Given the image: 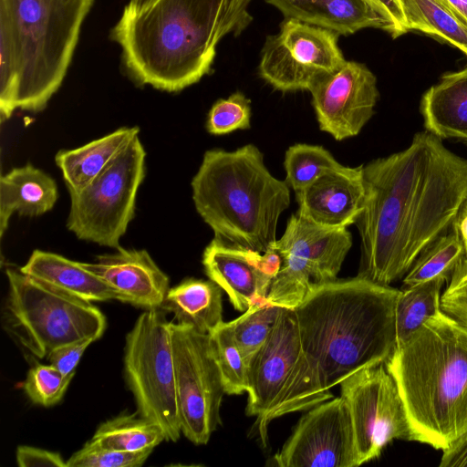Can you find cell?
<instances>
[{
	"mask_svg": "<svg viewBox=\"0 0 467 467\" xmlns=\"http://www.w3.org/2000/svg\"><path fill=\"white\" fill-rule=\"evenodd\" d=\"M296 213L306 221L324 228H348L363 209V165L328 171L296 192Z\"/></svg>",
	"mask_w": 467,
	"mask_h": 467,
	"instance_id": "obj_18",
	"label": "cell"
},
{
	"mask_svg": "<svg viewBox=\"0 0 467 467\" xmlns=\"http://www.w3.org/2000/svg\"><path fill=\"white\" fill-rule=\"evenodd\" d=\"M252 0H130L111 29L138 85L178 92L209 74L217 46L252 23Z\"/></svg>",
	"mask_w": 467,
	"mask_h": 467,
	"instance_id": "obj_2",
	"label": "cell"
},
{
	"mask_svg": "<svg viewBox=\"0 0 467 467\" xmlns=\"http://www.w3.org/2000/svg\"><path fill=\"white\" fill-rule=\"evenodd\" d=\"M72 379L52 364H36L28 370L23 389L33 403L50 407L61 400Z\"/></svg>",
	"mask_w": 467,
	"mask_h": 467,
	"instance_id": "obj_33",
	"label": "cell"
},
{
	"mask_svg": "<svg viewBox=\"0 0 467 467\" xmlns=\"http://www.w3.org/2000/svg\"><path fill=\"white\" fill-rule=\"evenodd\" d=\"M247 393L246 414L256 417L263 440L271 420L333 398L304 351L294 309L283 307L270 336L250 360Z\"/></svg>",
	"mask_w": 467,
	"mask_h": 467,
	"instance_id": "obj_7",
	"label": "cell"
},
{
	"mask_svg": "<svg viewBox=\"0 0 467 467\" xmlns=\"http://www.w3.org/2000/svg\"><path fill=\"white\" fill-rule=\"evenodd\" d=\"M409 30L436 36L467 56V22L443 0H400Z\"/></svg>",
	"mask_w": 467,
	"mask_h": 467,
	"instance_id": "obj_26",
	"label": "cell"
},
{
	"mask_svg": "<svg viewBox=\"0 0 467 467\" xmlns=\"http://www.w3.org/2000/svg\"><path fill=\"white\" fill-rule=\"evenodd\" d=\"M454 12L467 22V0H443Z\"/></svg>",
	"mask_w": 467,
	"mask_h": 467,
	"instance_id": "obj_42",
	"label": "cell"
},
{
	"mask_svg": "<svg viewBox=\"0 0 467 467\" xmlns=\"http://www.w3.org/2000/svg\"><path fill=\"white\" fill-rule=\"evenodd\" d=\"M192 189L196 211L215 239L262 254L277 240L279 217L290 205V187L271 174L252 143L206 150Z\"/></svg>",
	"mask_w": 467,
	"mask_h": 467,
	"instance_id": "obj_5",
	"label": "cell"
},
{
	"mask_svg": "<svg viewBox=\"0 0 467 467\" xmlns=\"http://www.w3.org/2000/svg\"><path fill=\"white\" fill-rule=\"evenodd\" d=\"M209 337L225 393L238 395L247 391L248 365L234 339L230 322L223 321Z\"/></svg>",
	"mask_w": 467,
	"mask_h": 467,
	"instance_id": "obj_31",
	"label": "cell"
},
{
	"mask_svg": "<svg viewBox=\"0 0 467 467\" xmlns=\"http://www.w3.org/2000/svg\"><path fill=\"white\" fill-rule=\"evenodd\" d=\"M351 245L348 228H324L292 214L281 238L271 245L281 263L268 302L295 309L314 285L337 280Z\"/></svg>",
	"mask_w": 467,
	"mask_h": 467,
	"instance_id": "obj_11",
	"label": "cell"
},
{
	"mask_svg": "<svg viewBox=\"0 0 467 467\" xmlns=\"http://www.w3.org/2000/svg\"><path fill=\"white\" fill-rule=\"evenodd\" d=\"M117 290L124 303L137 307L160 309L170 289L167 275L160 269L146 250L124 249L97 256L95 263H81Z\"/></svg>",
	"mask_w": 467,
	"mask_h": 467,
	"instance_id": "obj_19",
	"label": "cell"
},
{
	"mask_svg": "<svg viewBox=\"0 0 467 467\" xmlns=\"http://www.w3.org/2000/svg\"><path fill=\"white\" fill-rule=\"evenodd\" d=\"M338 36L333 31L285 18L279 31L264 44L259 75L282 92L309 91L346 62Z\"/></svg>",
	"mask_w": 467,
	"mask_h": 467,
	"instance_id": "obj_13",
	"label": "cell"
},
{
	"mask_svg": "<svg viewBox=\"0 0 467 467\" xmlns=\"http://www.w3.org/2000/svg\"><path fill=\"white\" fill-rule=\"evenodd\" d=\"M386 23V32L397 38L409 28L401 7L400 0H365Z\"/></svg>",
	"mask_w": 467,
	"mask_h": 467,
	"instance_id": "obj_38",
	"label": "cell"
},
{
	"mask_svg": "<svg viewBox=\"0 0 467 467\" xmlns=\"http://www.w3.org/2000/svg\"><path fill=\"white\" fill-rule=\"evenodd\" d=\"M145 150L137 136L91 182L70 191L67 227L78 239L119 247L145 177Z\"/></svg>",
	"mask_w": 467,
	"mask_h": 467,
	"instance_id": "obj_10",
	"label": "cell"
},
{
	"mask_svg": "<svg viewBox=\"0 0 467 467\" xmlns=\"http://www.w3.org/2000/svg\"><path fill=\"white\" fill-rule=\"evenodd\" d=\"M222 288L212 280L188 278L170 288L160 307L177 324L210 334L223 322Z\"/></svg>",
	"mask_w": 467,
	"mask_h": 467,
	"instance_id": "obj_25",
	"label": "cell"
},
{
	"mask_svg": "<svg viewBox=\"0 0 467 467\" xmlns=\"http://www.w3.org/2000/svg\"><path fill=\"white\" fill-rule=\"evenodd\" d=\"M445 281V277H437L401 290L396 306L397 346L441 310Z\"/></svg>",
	"mask_w": 467,
	"mask_h": 467,
	"instance_id": "obj_28",
	"label": "cell"
},
{
	"mask_svg": "<svg viewBox=\"0 0 467 467\" xmlns=\"http://www.w3.org/2000/svg\"><path fill=\"white\" fill-rule=\"evenodd\" d=\"M285 18L350 36L365 28L386 31V23L365 0H265Z\"/></svg>",
	"mask_w": 467,
	"mask_h": 467,
	"instance_id": "obj_20",
	"label": "cell"
},
{
	"mask_svg": "<svg viewBox=\"0 0 467 467\" xmlns=\"http://www.w3.org/2000/svg\"><path fill=\"white\" fill-rule=\"evenodd\" d=\"M341 166L324 147L296 143L290 146L285 154V181L295 192H298L325 172Z\"/></svg>",
	"mask_w": 467,
	"mask_h": 467,
	"instance_id": "obj_32",
	"label": "cell"
},
{
	"mask_svg": "<svg viewBox=\"0 0 467 467\" xmlns=\"http://www.w3.org/2000/svg\"><path fill=\"white\" fill-rule=\"evenodd\" d=\"M165 441L161 428L135 413H122L102 422L89 440L102 448L123 451L154 449Z\"/></svg>",
	"mask_w": 467,
	"mask_h": 467,
	"instance_id": "obj_27",
	"label": "cell"
},
{
	"mask_svg": "<svg viewBox=\"0 0 467 467\" xmlns=\"http://www.w3.org/2000/svg\"><path fill=\"white\" fill-rule=\"evenodd\" d=\"M58 197L56 182L45 171L26 164L0 178V237L15 212L38 216L50 211Z\"/></svg>",
	"mask_w": 467,
	"mask_h": 467,
	"instance_id": "obj_22",
	"label": "cell"
},
{
	"mask_svg": "<svg viewBox=\"0 0 467 467\" xmlns=\"http://www.w3.org/2000/svg\"><path fill=\"white\" fill-rule=\"evenodd\" d=\"M138 127H122L79 148L59 150L55 161L70 191H78L99 176L137 137Z\"/></svg>",
	"mask_w": 467,
	"mask_h": 467,
	"instance_id": "obj_24",
	"label": "cell"
},
{
	"mask_svg": "<svg viewBox=\"0 0 467 467\" xmlns=\"http://www.w3.org/2000/svg\"><path fill=\"white\" fill-rule=\"evenodd\" d=\"M153 449L123 451L102 448L87 441L67 461V467H140L144 464Z\"/></svg>",
	"mask_w": 467,
	"mask_h": 467,
	"instance_id": "obj_35",
	"label": "cell"
},
{
	"mask_svg": "<svg viewBox=\"0 0 467 467\" xmlns=\"http://www.w3.org/2000/svg\"><path fill=\"white\" fill-rule=\"evenodd\" d=\"M339 384L350 414L358 466L378 458L393 440L411 441L402 399L385 364L362 368Z\"/></svg>",
	"mask_w": 467,
	"mask_h": 467,
	"instance_id": "obj_14",
	"label": "cell"
},
{
	"mask_svg": "<svg viewBox=\"0 0 467 467\" xmlns=\"http://www.w3.org/2000/svg\"><path fill=\"white\" fill-rule=\"evenodd\" d=\"M251 114V100L243 92L236 91L213 105L207 117V131L213 135H223L249 129Z\"/></svg>",
	"mask_w": 467,
	"mask_h": 467,
	"instance_id": "obj_34",
	"label": "cell"
},
{
	"mask_svg": "<svg viewBox=\"0 0 467 467\" xmlns=\"http://www.w3.org/2000/svg\"><path fill=\"white\" fill-rule=\"evenodd\" d=\"M454 225L456 226L461 240L463 244L465 253L467 254V202L462 206Z\"/></svg>",
	"mask_w": 467,
	"mask_h": 467,
	"instance_id": "obj_41",
	"label": "cell"
},
{
	"mask_svg": "<svg viewBox=\"0 0 467 467\" xmlns=\"http://www.w3.org/2000/svg\"><path fill=\"white\" fill-rule=\"evenodd\" d=\"M95 340L86 338L61 346L53 350L47 357L50 364L58 368L65 376L75 375L76 368L87 349Z\"/></svg>",
	"mask_w": 467,
	"mask_h": 467,
	"instance_id": "obj_37",
	"label": "cell"
},
{
	"mask_svg": "<svg viewBox=\"0 0 467 467\" xmlns=\"http://www.w3.org/2000/svg\"><path fill=\"white\" fill-rule=\"evenodd\" d=\"M402 399L411 441L439 450L467 432V327L441 309L385 362Z\"/></svg>",
	"mask_w": 467,
	"mask_h": 467,
	"instance_id": "obj_4",
	"label": "cell"
},
{
	"mask_svg": "<svg viewBox=\"0 0 467 467\" xmlns=\"http://www.w3.org/2000/svg\"><path fill=\"white\" fill-rule=\"evenodd\" d=\"M202 262L209 279L226 293L234 309L241 312L267 298L281 263L272 246L262 254L227 245L215 238L205 247Z\"/></svg>",
	"mask_w": 467,
	"mask_h": 467,
	"instance_id": "obj_17",
	"label": "cell"
},
{
	"mask_svg": "<svg viewBox=\"0 0 467 467\" xmlns=\"http://www.w3.org/2000/svg\"><path fill=\"white\" fill-rule=\"evenodd\" d=\"M441 309L467 327V254L453 271L441 294Z\"/></svg>",
	"mask_w": 467,
	"mask_h": 467,
	"instance_id": "obj_36",
	"label": "cell"
},
{
	"mask_svg": "<svg viewBox=\"0 0 467 467\" xmlns=\"http://www.w3.org/2000/svg\"><path fill=\"white\" fill-rule=\"evenodd\" d=\"M272 461L280 467H358L345 400L332 398L308 410Z\"/></svg>",
	"mask_w": 467,
	"mask_h": 467,
	"instance_id": "obj_15",
	"label": "cell"
},
{
	"mask_svg": "<svg viewBox=\"0 0 467 467\" xmlns=\"http://www.w3.org/2000/svg\"><path fill=\"white\" fill-rule=\"evenodd\" d=\"M400 292L357 275L314 285L294 309L304 351L327 389L392 355Z\"/></svg>",
	"mask_w": 467,
	"mask_h": 467,
	"instance_id": "obj_3",
	"label": "cell"
},
{
	"mask_svg": "<svg viewBox=\"0 0 467 467\" xmlns=\"http://www.w3.org/2000/svg\"><path fill=\"white\" fill-rule=\"evenodd\" d=\"M309 92L319 129L339 141L361 131L379 97L372 71L365 64L347 60Z\"/></svg>",
	"mask_w": 467,
	"mask_h": 467,
	"instance_id": "obj_16",
	"label": "cell"
},
{
	"mask_svg": "<svg viewBox=\"0 0 467 467\" xmlns=\"http://www.w3.org/2000/svg\"><path fill=\"white\" fill-rule=\"evenodd\" d=\"M124 376L137 412L157 423L165 441L182 434L177 405L170 322L161 309L145 310L127 334Z\"/></svg>",
	"mask_w": 467,
	"mask_h": 467,
	"instance_id": "obj_9",
	"label": "cell"
},
{
	"mask_svg": "<svg viewBox=\"0 0 467 467\" xmlns=\"http://www.w3.org/2000/svg\"><path fill=\"white\" fill-rule=\"evenodd\" d=\"M283 307L267 298L253 303L239 317L229 321L247 365L273 331Z\"/></svg>",
	"mask_w": 467,
	"mask_h": 467,
	"instance_id": "obj_30",
	"label": "cell"
},
{
	"mask_svg": "<svg viewBox=\"0 0 467 467\" xmlns=\"http://www.w3.org/2000/svg\"><path fill=\"white\" fill-rule=\"evenodd\" d=\"M440 467H467V432L442 450Z\"/></svg>",
	"mask_w": 467,
	"mask_h": 467,
	"instance_id": "obj_40",
	"label": "cell"
},
{
	"mask_svg": "<svg viewBox=\"0 0 467 467\" xmlns=\"http://www.w3.org/2000/svg\"><path fill=\"white\" fill-rule=\"evenodd\" d=\"M4 324L20 345L38 358L56 348L86 338L95 341L107 326L91 302L62 293L8 267Z\"/></svg>",
	"mask_w": 467,
	"mask_h": 467,
	"instance_id": "obj_8",
	"label": "cell"
},
{
	"mask_svg": "<svg viewBox=\"0 0 467 467\" xmlns=\"http://www.w3.org/2000/svg\"><path fill=\"white\" fill-rule=\"evenodd\" d=\"M19 270L48 286L88 302H124L117 290L87 270L81 263L57 254L35 250Z\"/></svg>",
	"mask_w": 467,
	"mask_h": 467,
	"instance_id": "obj_21",
	"label": "cell"
},
{
	"mask_svg": "<svg viewBox=\"0 0 467 467\" xmlns=\"http://www.w3.org/2000/svg\"><path fill=\"white\" fill-rule=\"evenodd\" d=\"M466 255L459 232L453 224L451 231L440 236L416 259L403 277L405 287L437 277L451 276Z\"/></svg>",
	"mask_w": 467,
	"mask_h": 467,
	"instance_id": "obj_29",
	"label": "cell"
},
{
	"mask_svg": "<svg viewBox=\"0 0 467 467\" xmlns=\"http://www.w3.org/2000/svg\"><path fill=\"white\" fill-rule=\"evenodd\" d=\"M94 0H0L19 66L16 109L39 112L60 88Z\"/></svg>",
	"mask_w": 467,
	"mask_h": 467,
	"instance_id": "obj_6",
	"label": "cell"
},
{
	"mask_svg": "<svg viewBox=\"0 0 467 467\" xmlns=\"http://www.w3.org/2000/svg\"><path fill=\"white\" fill-rule=\"evenodd\" d=\"M363 179L358 275L389 285L453 226L467 202V159L425 130L405 150L363 165Z\"/></svg>",
	"mask_w": 467,
	"mask_h": 467,
	"instance_id": "obj_1",
	"label": "cell"
},
{
	"mask_svg": "<svg viewBox=\"0 0 467 467\" xmlns=\"http://www.w3.org/2000/svg\"><path fill=\"white\" fill-rule=\"evenodd\" d=\"M177 405L182 433L206 444L221 424L224 386L209 334L170 322Z\"/></svg>",
	"mask_w": 467,
	"mask_h": 467,
	"instance_id": "obj_12",
	"label": "cell"
},
{
	"mask_svg": "<svg viewBox=\"0 0 467 467\" xmlns=\"http://www.w3.org/2000/svg\"><path fill=\"white\" fill-rule=\"evenodd\" d=\"M16 463L19 467H67V461L63 459L59 452L32 446H18L16 449Z\"/></svg>",
	"mask_w": 467,
	"mask_h": 467,
	"instance_id": "obj_39",
	"label": "cell"
},
{
	"mask_svg": "<svg viewBox=\"0 0 467 467\" xmlns=\"http://www.w3.org/2000/svg\"><path fill=\"white\" fill-rule=\"evenodd\" d=\"M420 111L426 130L441 139L467 140V66L445 74L423 95Z\"/></svg>",
	"mask_w": 467,
	"mask_h": 467,
	"instance_id": "obj_23",
	"label": "cell"
}]
</instances>
